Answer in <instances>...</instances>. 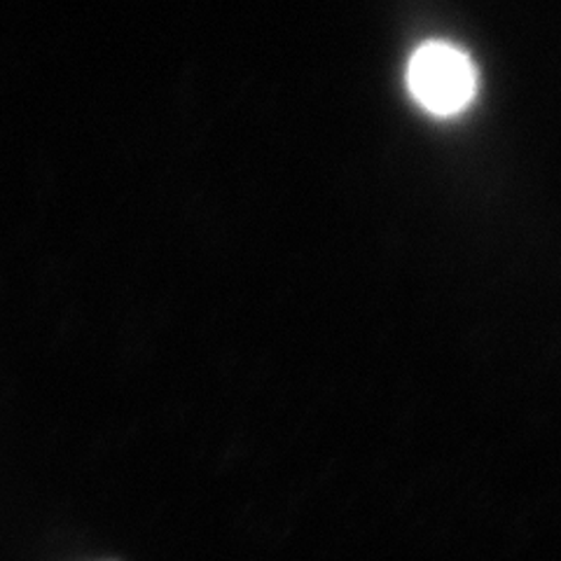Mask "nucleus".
Listing matches in <instances>:
<instances>
[{"label": "nucleus", "mask_w": 561, "mask_h": 561, "mask_svg": "<svg viewBox=\"0 0 561 561\" xmlns=\"http://www.w3.org/2000/svg\"><path fill=\"white\" fill-rule=\"evenodd\" d=\"M408 84L412 96L426 111L454 115L476 96L478 73L461 49L447 43H426L414 51Z\"/></svg>", "instance_id": "1"}]
</instances>
